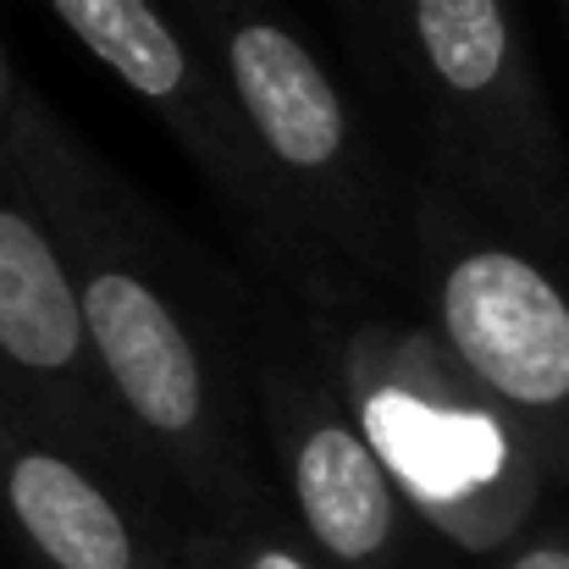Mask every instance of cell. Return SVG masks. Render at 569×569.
<instances>
[{
	"label": "cell",
	"mask_w": 569,
	"mask_h": 569,
	"mask_svg": "<svg viewBox=\"0 0 569 569\" xmlns=\"http://www.w3.org/2000/svg\"><path fill=\"white\" fill-rule=\"evenodd\" d=\"M0 156L50 216L94 360L150 470L189 498L199 520H271V487L216 398L189 310L167 293L139 232H128L117 199L100 189V172L28 94L11 106Z\"/></svg>",
	"instance_id": "1"
},
{
	"label": "cell",
	"mask_w": 569,
	"mask_h": 569,
	"mask_svg": "<svg viewBox=\"0 0 569 569\" xmlns=\"http://www.w3.org/2000/svg\"><path fill=\"white\" fill-rule=\"evenodd\" d=\"M332 381L409 515L465 553H498L520 537L542 498V459L437 332L349 321Z\"/></svg>",
	"instance_id": "2"
},
{
	"label": "cell",
	"mask_w": 569,
	"mask_h": 569,
	"mask_svg": "<svg viewBox=\"0 0 569 569\" xmlns=\"http://www.w3.org/2000/svg\"><path fill=\"white\" fill-rule=\"evenodd\" d=\"M172 11L227 89L310 254L377 266L387 254V189L316 44L266 0H172Z\"/></svg>",
	"instance_id": "3"
},
{
	"label": "cell",
	"mask_w": 569,
	"mask_h": 569,
	"mask_svg": "<svg viewBox=\"0 0 569 569\" xmlns=\"http://www.w3.org/2000/svg\"><path fill=\"white\" fill-rule=\"evenodd\" d=\"M448 183L526 232L569 227V172L509 0H377Z\"/></svg>",
	"instance_id": "4"
},
{
	"label": "cell",
	"mask_w": 569,
	"mask_h": 569,
	"mask_svg": "<svg viewBox=\"0 0 569 569\" xmlns=\"http://www.w3.org/2000/svg\"><path fill=\"white\" fill-rule=\"evenodd\" d=\"M415 243L442 349L542 465L569 470V288L559 271L481 227L448 178L415 199Z\"/></svg>",
	"instance_id": "5"
},
{
	"label": "cell",
	"mask_w": 569,
	"mask_h": 569,
	"mask_svg": "<svg viewBox=\"0 0 569 569\" xmlns=\"http://www.w3.org/2000/svg\"><path fill=\"white\" fill-rule=\"evenodd\" d=\"M0 392L117 476L150 459L94 360L67 254L33 189L0 156ZM156 476V470H150Z\"/></svg>",
	"instance_id": "6"
},
{
	"label": "cell",
	"mask_w": 569,
	"mask_h": 569,
	"mask_svg": "<svg viewBox=\"0 0 569 569\" xmlns=\"http://www.w3.org/2000/svg\"><path fill=\"white\" fill-rule=\"evenodd\" d=\"M44 11L133 94L144 100L167 133L189 150L204 183L232 199L238 216H249L266 238H277L288 254L310 260V243L288 210V199L266 178L227 89L216 83L204 50L193 44L189 22L161 0H44Z\"/></svg>",
	"instance_id": "7"
},
{
	"label": "cell",
	"mask_w": 569,
	"mask_h": 569,
	"mask_svg": "<svg viewBox=\"0 0 569 569\" xmlns=\"http://www.w3.org/2000/svg\"><path fill=\"white\" fill-rule=\"evenodd\" d=\"M260 398L282 459L288 509L310 553L327 559V569H403L409 503L349 415L338 381L266 360Z\"/></svg>",
	"instance_id": "8"
},
{
	"label": "cell",
	"mask_w": 569,
	"mask_h": 569,
	"mask_svg": "<svg viewBox=\"0 0 569 569\" xmlns=\"http://www.w3.org/2000/svg\"><path fill=\"white\" fill-rule=\"evenodd\" d=\"M111 476L0 392V526L39 569H172V531Z\"/></svg>",
	"instance_id": "9"
},
{
	"label": "cell",
	"mask_w": 569,
	"mask_h": 569,
	"mask_svg": "<svg viewBox=\"0 0 569 569\" xmlns=\"http://www.w3.org/2000/svg\"><path fill=\"white\" fill-rule=\"evenodd\" d=\"M172 569H327L271 520H193L172 531Z\"/></svg>",
	"instance_id": "10"
},
{
	"label": "cell",
	"mask_w": 569,
	"mask_h": 569,
	"mask_svg": "<svg viewBox=\"0 0 569 569\" xmlns=\"http://www.w3.org/2000/svg\"><path fill=\"white\" fill-rule=\"evenodd\" d=\"M498 569H569V537H531L509 548Z\"/></svg>",
	"instance_id": "11"
},
{
	"label": "cell",
	"mask_w": 569,
	"mask_h": 569,
	"mask_svg": "<svg viewBox=\"0 0 569 569\" xmlns=\"http://www.w3.org/2000/svg\"><path fill=\"white\" fill-rule=\"evenodd\" d=\"M11 106H17V83H11V67H6V56H0V139H6Z\"/></svg>",
	"instance_id": "12"
}]
</instances>
